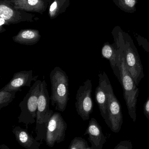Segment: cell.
Wrapping results in <instances>:
<instances>
[{
	"label": "cell",
	"mask_w": 149,
	"mask_h": 149,
	"mask_svg": "<svg viewBox=\"0 0 149 149\" xmlns=\"http://www.w3.org/2000/svg\"><path fill=\"white\" fill-rule=\"evenodd\" d=\"M67 124L60 113H53L48 123L45 142L50 148L64 141Z\"/></svg>",
	"instance_id": "obj_8"
},
{
	"label": "cell",
	"mask_w": 149,
	"mask_h": 149,
	"mask_svg": "<svg viewBox=\"0 0 149 149\" xmlns=\"http://www.w3.org/2000/svg\"><path fill=\"white\" fill-rule=\"evenodd\" d=\"M0 17L5 19L9 25L22 22H31L37 20L34 14L14 8L2 0H0Z\"/></svg>",
	"instance_id": "obj_9"
},
{
	"label": "cell",
	"mask_w": 149,
	"mask_h": 149,
	"mask_svg": "<svg viewBox=\"0 0 149 149\" xmlns=\"http://www.w3.org/2000/svg\"><path fill=\"white\" fill-rule=\"evenodd\" d=\"M123 50L127 68L137 86L144 78L143 66L139 52L133 40L128 34L118 33Z\"/></svg>",
	"instance_id": "obj_3"
},
{
	"label": "cell",
	"mask_w": 149,
	"mask_h": 149,
	"mask_svg": "<svg viewBox=\"0 0 149 149\" xmlns=\"http://www.w3.org/2000/svg\"><path fill=\"white\" fill-rule=\"evenodd\" d=\"M50 98L49 96L47 84L45 80H43L41 83L38 95L35 127L36 134L35 138L41 143L45 140L48 123L54 113L52 110L50 109Z\"/></svg>",
	"instance_id": "obj_4"
},
{
	"label": "cell",
	"mask_w": 149,
	"mask_h": 149,
	"mask_svg": "<svg viewBox=\"0 0 149 149\" xmlns=\"http://www.w3.org/2000/svg\"><path fill=\"white\" fill-rule=\"evenodd\" d=\"M42 81L40 80L36 81L19 104L21 112L18 122L23 123L26 129L29 125L36 122L38 100Z\"/></svg>",
	"instance_id": "obj_6"
},
{
	"label": "cell",
	"mask_w": 149,
	"mask_h": 149,
	"mask_svg": "<svg viewBox=\"0 0 149 149\" xmlns=\"http://www.w3.org/2000/svg\"><path fill=\"white\" fill-rule=\"evenodd\" d=\"M12 6L14 8L28 12L43 14L50 5L43 0H2Z\"/></svg>",
	"instance_id": "obj_11"
},
{
	"label": "cell",
	"mask_w": 149,
	"mask_h": 149,
	"mask_svg": "<svg viewBox=\"0 0 149 149\" xmlns=\"http://www.w3.org/2000/svg\"><path fill=\"white\" fill-rule=\"evenodd\" d=\"M113 149H133V144L129 140L120 142Z\"/></svg>",
	"instance_id": "obj_20"
},
{
	"label": "cell",
	"mask_w": 149,
	"mask_h": 149,
	"mask_svg": "<svg viewBox=\"0 0 149 149\" xmlns=\"http://www.w3.org/2000/svg\"><path fill=\"white\" fill-rule=\"evenodd\" d=\"M125 3L127 6L133 8L136 4V0H124Z\"/></svg>",
	"instance_id": "obj_23"
},
{
	"label": "cell",
	"mask_w": 149,
	"mask_h": 149,
	"mask_svg": "<svg viewBox=\"0 0 149 149\" xmlns=\"http://www.w3.org/2000/svg\"><path fill=\"white\" fill-rule=\"evenodd\" d=\"M92 80L87 79L80 86L76 96L75 107L78 114L84 121L88 120L93 112L94 104L92 99Z\"/></svg>",
	"instance_id": "obj_7"
},
{
	"label": "cell",
	"mask_w": 149,
	"mask_h": 149,
	"mask_svg": "<svg viewBox=\"0 0 149 149\" xmlns=\"http://www.w3.org/2000/svg\"><path fill=\"white\" fill-rule=\"evenodd\" d=\"M143 113L146 118L149 120V95L143 105Z\"/></svg>",
	"instance_id": "obj_22"
},
{
	"label": "cell",
	"mask_w": 149,
	"mask_h": 149,
	"mask_svg": "<svg viewBox=\"0 0 149 149\" xmlns=\"http://www.w3.org/2000/svg\"><path fill=\"white\" fill-rule=\"evenodd\" d=\"M88 136V140L93 149H102L106 142L102 129L96 119L91 118L84 135Z\"/></svg>",
	"instance_id": "obj_12"
},
{
	"label": "cell",
	"mask_w": 149,
	"mask_h": 149,
	"mask_svg": "<svg viewBox=\"0 0 149 149\" xmlns=\"http://www.w3.org/2000/svg\"><path fill=\"white\" fill-rule=\"evenodd\" d=\"M136 39H137L139 45L142 47L145 51L149 53V42L148 41L147 39H145L140 36L137 37Z\"/></svg>",
	"instance_id": "obj_21"
},
{
	"label": "cell",
	"mask_w": 149,
	"mask_h": 149,
	"mask_svg": "<svg viewBox=\"0 0 149 149\" xmlns=\"http://www.w3.org/2000/svg\"><path fill=\"white\" fill-rule=\"evenodd\" d=\"M95 100L100 111L101 114L108 127H110L108 96L104 88L99 84L95 91Z\"/></svg>",
	"instance_id": "obj_16"
},
{
	"label": "cell",
	"mask_w": 149,
	"mask_h": 149,
	"mask_svg": "<svg viewBox=\"0 0 149 149\" xmlns=\"http://www.w3.org/2000/svg\"><path fill=\"white\" fill-rule=\"evenodd\" d=\"M114 44L117 54L118 65L120 72V81L123 91V96L126 102L128 113L134 122L136 121V107L139 89L125 63L123 50L118 34L114 37Z\"/></svg>",
	"instance_id": "obj_1"
},
{
	"label": "cell",
	"mask_w": 149,
	"mask_h": 149,
	"mask_svg": "<svg viewBox=\"0 0 149 149\" xmlns=\"http://www.w3.org/2000/svg\"><path fill=\"white\" fill-rule=\"evenodd\" d=\"M0 149H10L8 147V146H6V145H5L4 144H1V145H0Z\"/></svg>",
	"instance_id": "obj_24"
},
{
	"label": "cell",
	"mask_w": 149,
	"mask_h": 149,
	"mask_svg": "<svg viewBox=\"0 0 149 149\" xmlns=\"http://www.w3.org/2000/svg\"><path fill=\"white\" fill-rule=\"evenodd\" d=\"M99 83L104 88L108 96L109 128L114 133H119L123 123L121 105L115 95L111 82L106 72H103L99 73Z\"/></svg>",
	"instance_id": "obj_5"
},
{
	"label": "cell",
	"mask_w": 149,
	"mask_h": 149,
	"mask_svg": "<svg viewBox=\"0 0 149 149\" xmlns=\"http://www.w3.org/2000/svg\"><path fill=\"white\" fill-rule=\"evenodd\" d=\"M16 140L19 145L26 149H39L41 143L34 138L27 129L15 126L12 130Z\"/></svg>",
	"instance_id": "obj_13"
},
{
	"label": "cell",
	"mask_w": 149,
	"mask_h": 149,
	"mask_svg": "<svg viewBox=\"0 0 149 149\" xmlns=\"http://www.w3.org/2000/svg\"><path fill=\"white\" fill-rule=\"evenodd\" d=\"M88 147V143L85 139L76 137L71 141L69 149H85Z\"/></svg>",
	"instance_id": "obj_19"
},
{
	"label": "cell",
	"mask_w": 149,
	"mask_h": 149,
	"mask_svg": "<svg viewBox=\"0 0 149 149\" xmlns=\"http://www.w3.org/2000/svg\"><path fill=\"white\" fill-rule=\"evenodd\" d=\"M41 36L39 31L33 29L21 30L16 36L12 37L15 42L21 45H32L37 43Z\"/></svg>",
	"instance_id": "obj_14"
},
{
	"label": "cell",
	"mask_w": 149,
	"mask_h": 149,
	"mask_svg": "<svg viewBox=\"0 0 149 149\" xmlns=\"http://www.w3.org/2000/svg\"><path fill=\"white\" fill-rule=\"evenodd\" d=\"M38 75L33 76V71H22L16 72L13 74L10 81L2 89L6 91H22L23 87H30L32 81H36Z\"/></svg>",
	"instance_id": "obj_10"
},
{
	"label": "cell",
	"mask_w": 149,
	"mask_h": 149,
	"mask_svg": "<svg viewBox=\"0 0 149 149\" xmlns=\"http://www.w3.org/2000/svg\"><path fill=\"white\" fill-rule=\"evenodd\" d=\"M85 149H93L92 148H91V147H87V148H86Z\"/></svg>",
	"instance_id": "obj_26"
},
{
	"label": "cell",
	"mask_w": 149,
	"mask_h": 149,
	"mask_svg": "<svg viewBox=\"0 0 149 149\" xmlns=\"http://www.w3.org/2000/svg\"><path fill=\"white\" fill-rule=\"evenodd\" d=\"M101 53L102 58H106L109 61L114 74L120 82V70L118 65L116 50L114 43L110 44L108 42L105 43L101 49Z\"/></svg>",
	"instance_id": "obj_15"
},
{
	"label": "cell",
	"mask_w": 149,
	"mask_h": 149,
	"mask_svg": "<svg viewBox=\"0 0 149 149\" xmlns=\"http://www.w3.org/2000/svg\"><path fill=\"white\" fill-rule=\"evenodd\" d=\"M17 91H6L1 89L0 90V109L8 106L15 97Z\"/></svg>",
	"instance_id": "obj_18"
},
{
	"label": "cell",
	"mask_w": 149,
	"mask_h": 149,
	"mask_svg": "<svg viewBox=\"0 0 149 149\" xmlns=\"http://www.w3.org/2000/svg\"><path fill=\"white\" fill-rule=\"evenodd\" d=\"M43 1H45L47 2L50 3V5L51 4L52 2L53 1V0H43Z\"/></svg>",
	"instance_id": "obj_25"
},
{
	"label": "cell",
	"mask_w": 149,
	"mask_h": 149,
	"mask_svg": "<svg viewBox=\"0 0 149 149\" xmlns=\"http://www.w3.org/2000/svg\"><path fill=\"white\" fill-rule=\"evenodd\" d=\"M51 84V105L58 111L64 112L69 100V78L60 67L56 66L50 74Z\"/></svg>",
	"instance_id": "obj_2"
},
{
	"label": "cell",
	"mask_w": 149,
	"mask_h": 149,
	"mask_svg": "<svg viewBox=\"0 0 149 149\" xmlns=\"http://www.w3.org/2000/svg\"><path fill=\"white\" fill-rule=\"evenodd\" d=\"M71 4V0H53L49 7L48 15L51 19L57 17L66 11Z\"/></svg>",
	"instance_id": "obj_17"
}]
</instances>
